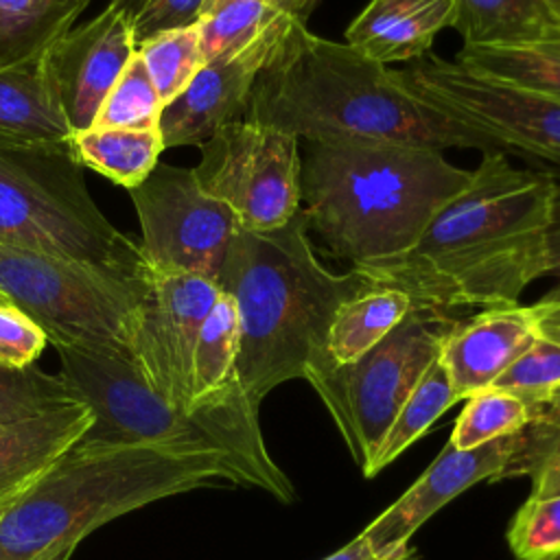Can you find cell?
<instances>
[{
    "instance_id": "6da1fadb",
    "label": "cell",
    "mask_w": 560,
    "mask_h": 560,
    "mask_svg": "<svg viewBox=\"0 0 560 560\" xmlns=\"http://www.w3.org/2000/svg\"><path fill=\"white\" fill-rule=\"evenodd\" d=\"M553 190V173L521 171L505 153L488 151L411 249L352 269L446 313L516 304L545 276Z\"/></svg>"
},
{
    "instance_id": "7a4b0ae2",
    "label": "cell",
    "mask_w": 560,
    "mask_h": 560,
    "mask_svg": "<svg viewBox=\"0 0 560 560\" xmlns=\"http://www.w3.org/2000/svg\"><path fill=\"white\" fill-rule=\"evenodd\" d=\"M245 120L306 142H400L431 149L499 151L494 142L418 101L394 70L346 42L324 39L291 20L254 81ZM503 153V151H501Z\"/></svg>"
},
{
    "instance_id": "3957f363",
    "label": "cell",
    "mask_w": 560,
    "mask_h": 560,
    "mask_svg": "<svg viewBox=\"0 0 560 560\" xmlns=\"http://www.w3.org/2000/svg\"><path fill=\"white\" fill-rule=\"evenodd\" d=\"M217 284L238 311L236 383L256 405L278 385L304 378L326 357L337 308L374 287L357 269L332 273L317 260L302 208L269 232L238 228Z\"/></svg>"
},
{
    "instance_id": "277c9868",
    "label": "cell",
    "mask_w": 560,
    "mask_h": 560,
    "mask_svg": "<svg viewBox=\"0 0 560 560\" xmlns=\"http://www.w3.org/2000/svg\"><path fill=\"white\" fill-rule=\"evenodd\" d=\"M442 151L400 142H308L300 192L308 228L352 267L402 256L468 184Z\"/></svg>"
},
{
    "instance_id": "5b68a950",
    "label": "cell",
    "mask_w": 560,
    "mask_h": 560,
    "mask_svg": "<svg viewBox=\"0 0 560 560\" xmlns=\"http://www.w3.org/2000/svg\"><path fill=\"white\" fill-rule=\"evenodd\" d=\"M59 376L94 416L79 446H164L223 462L236 483L269 492L282 503L295 499L291 479L267 451L258 407L245 394L195 411L175 409L149 387L125 352L88 346H52Z\"/></svg>"
},
{
    "instance_id": "8992f818",
    "label": "cell",
    "mask_w": 560,
    "mask_h": 560,
    "mask_svg": "<svg viewBox=\"0 0 560 560\" xmlns=\"http://www.w3.org/2000/svg\"><path fill=\"white\" fill-rule=\"evenodd\" d=\"M217 483H236V477L208 455L142 444H74L26 494L0 512V560H70L79 542L105 523Z\"/></svg>"
},
{
    "instance_id": "52a82bcc",
    "label": "cell",
    "mask_w": 560,
    "mask_h": 560,
    "mask_svg": "<svg viewBox=\"0 0 560 560\" xmlns=\"http://www.w3.org/2000/svg\"><path fill=\"white\" fill-rule=\"evenodd\" d=\"M0 245L144 269L149 260L94 203L72 144L0 142Z\"/></svg>"
},
{
    "instance_id": "ba28073f",
    "label": "cell",
    "mask_w": 560,
    "mask_h": 560,
    "mask_svg": "<svg viewBox=\"0 0 560 560\" xmlns=\"http://www.w3.org/2000/svg\"><path fill=\"white\" fill-rule=\"evenodd\" d=\"M151 265L122 269L0 245V291L52 346L125 352L149 295Z\"/></svg>"
},
{
    "instance_id": "9c48e42d",
    "label": "cell",
    "mask_w": 560,
    "mask_h": 560,
    "mask_svg": "<svg viewBox=\"0 0 560 560\" xmlns=\"http://www.w3.org/2000/svg\"><path fill=\"white\" fill-rule=\"evenodd\" d=\"M455 322L446 311L413 306L383 341L357 361L332 363L326 354L304 372L361 472L368 470L402 402L438 359Z\"/></svg>"
},
{
    "instance_id": "30bf717a",
    "label": "cell",
    "mask_w": 560,
    "mask_h": 560,
    "mask_svg": "<svg viewBox=\"0 0 560 560\" xmlns=\"http://www.w3.org/2000/svg\"><path fill=\"white\" fill-rule=\"evenodd\" d=\"M394 81L418 101L488 138L499 151H516L560 168V103L442 57H422L394 70Z\"/></svg>"
},
{
    "instance_id": "8fae6325",
    "label": "cell",
    "mask_w": 560,
    "mask_h": 560,
    "mask_svg": "<svg viewBox=\"0 0 560 560\" xmlns=\"http://www.w3.org/2000/svg\"><path fill=\"white\" fill-rule=\"evenodd\" d=\"M192 166L199 188L225 203L238 228L269 232L282 228L302 203L300 138L236 118L217 129Z\"/></svg>"
},
{
    "instance_id": "7c38bea8",
    "label": "cell",
    "mask_w": 560,
    "mask_h": 560,
    "mask_svg": "<svg viewBox=\"0 0 560 560\" xmlns=\"http://www.w3.org/2000/svg\"><path fill=\"white\" fill-rule=\"evenodd\" d=\"M129 195L149 265L155 271L192 273L217 282L238 223L225 203L199 188L192 168L158 162Z\"/></svg>"
},
{
    "instance_id": "4fadbf2b",
    "label": "cell",
    "mask_w": 560,
    "mask_h": 560,
    "mask_svg": "<svg viewBox=\"0 0 560 560\" xmlns=\"http://www.w3.org/2000/svg\"><path fill=\"white\" fill-rule=\"evenodd\" d=\"M219 293V284L210 278L166 273L151 267L149 295L129 359L149 387L175 409L188 411L192 352Z\"/></svg>"
},
{
    "instance_id": "5bb4252c",
    "label": "cell",
    "mask_w": 560,
    "mask_h": 560,
    "mask_svg": "<svg viewBox=\"0 0 560 560\" xmlns=\"http://www.w3.org/2000/svg\"><path fill=\"white\" fill-rule=\"evenodd\" d=\"M136 55L131 18L114 2L81 26H70L39 57L52 101L72 136L96 114Z\"/></svg>"
},
{
    "instance_id": "9a60e30c",
    "label": "cell",
    "mask_w": 560,
    "mask_h": 560,
    "mask_svg": "<svg viewBox=\"0 0 560 560\" xmlns=\"http://www.w3.org/2000/svg\"><path fill=\"white\" fill-rule=\"evenodd\" d=\"M293 18L280 13L245 46L206 61L192 81L162 107L164 149L201 147L219 127L243 118L256 77L276 52Z\"/></svg>"
},
{
    "instance_id": "2e32d148",
    "label": "cell",
    "mask_w": 560,
    "mask_h": 560,
    "mask_svg": "<svg viewBox=\"0 0 560 560\" xmlns=\"http://www.w3.org/2000/svg\"><path fill=\"white\" fill-rule=\"evenodd\" d=\"M518 448V433L459 451L446 442L431 466L389 505L361 536L378 553L409 547V538L440 508L479 481H497Z\"/></svg>"
},
{
    "instance_id": "e0dca14e",
    "label": "cell",
    "mask_w": 560,
    "mask_h": 560,
    "mask_svg": "<svg viewBox=\"0 0 560 560\" xmlns=\"http://www.w3.org/2000/svg\"><path fill=\"white\" fill-rule=\"evenodd\" d=\"M549 308L542 300L534 304L516 302L488 306L468 319H457L438 354L457 398L466 400L492 387L529 346Z\"/></svg>"
},
{
    "instance_id": "ac0fdd59",
    "label": "cell",
    "mask_w": 560,
    "mask_h": 560,
    "mask_svg": "<svg viewBox=\"0 0 560 560\" xmlns=\"http://www.w3.org/2000/svg\"><path fill=\"white\" fill-rule=\"evenodd\" d=\"M457 15V0H370L346 28V44L383 66L418 61Z\"/></svg>"
},
{
    "instance_id": "d6986e66",
    "label": "cell",
    "mask_w": 560,
    "mask_h": 560,
    "mask_svg": "<svg viewBox=\"0 0 560 560\" xmlns=\"http://www.w3.org/2000/svg\"><path fill=\"white\" fill-rule=\"evenodd\" d=\"M94 416L74 402L44 416L0 424V512L26 494L90 429Z\"/></svg>"
},
{
    "instance_id": "ffe728a7",
    "label": "cell",
    "mask_w": 560,
    "mask_h": 560,
    "mask_svg": "<svg viewBox=\"0 0 560 560\" xmlns=\"http://www.w3.org/2000/svg\"><path fill=\"white\" fill-rule=\"evenodd\" d=\"M0 142L72 144V131L52 101L39 59L0 70Z\"/></svg>"
},
{
    "instance_id": "44dd1931",
    "label": "cell",
    "mask_w": 560,
    "mask_h": 560,
    "mask_svg": "<svg viewBox=\"0 0 560 560\" xmlns=\"http://www.w3.org/2000/svg\"><path fill=\"white\" fill-rule=\"evenodd\" d=\"M464 46L560 42V0H457Z\"/></svg>"
},
{
    "instance_id": "7402d4cb",
    "label": "cell",
    "mask_w": 560,
    "mask_h": 560,
    "mask_svg": "<svg viewBox=\"0 0 560 560\" xmlns=\"http://www.w3.org/2000/svg\"><path fill=\"white\" fill-rule=\"evenodd\" d=\"M238 311L225 291L201 324L190 368L188 411L223 402L243 389L236 383Z\"/></svg>"
},
{
    "instance_id": "603a6c76",
    "label": "cell",
    "mask_w": 560,
    "mask_h": 560,
    "mask_svg": "<svg viewBox=\"0 0 560 560\" xmlns=\"http://www.w3.org/2000/svg\"><path fill=\"white\" fill-rule=\"evenodd\" d=\"M413 300L392 287H370L343 302L328 328L326 354L332 363H352L383 341L411 311Z\"/></svg>"
},
{
    "instance_id": "cb8c5ba5",
    "label": "cell",
    "mask_w": 560,
    "mask_h": 560,
    "mask_svg": "<svg viewBox=\"0 0 560 560\" xmlns=\"http://www.w3.org/2000/svg\"><path fill=\"white\" fill-rule=\"evenodd\" d=\"M92 0H0V70L31 63Z\"/></svg>"
},
{
    "instance_id": "d4e9b609",
    "label": "cell",
    "mask_w": 560,
    "mask_h": 560,
    "mask_svg": "<svg viewBox=\"0 0 560 560\" xmlns=\"http://www.w3.org/2000/svg\"><path fill=\"white\" fill-rule=\"evenodd\" d=\"M79 162L122 188L138 186L164 151L160 127H90L72 136Z\"/></svg>"
},
{
    "instance_id": "484cf974",
    "label": "cell",
    "mask_w": 560,
    "mask_h": 560,
    "mask_svg": "<svg viewBox=\"0 0 560 560\" xmlns=\"http://www.w3.org/2000/svg\"><path fill=\"white\" fill-rule=\"evenodd\" d=\"M459 66L560 103V42L529 46H464Z\"/></svg>"
},
{
    "instance_id": "4316f807",
    "label": "cell",
    "mask_w": 560,
    "mask_h": 560,
    "mask_svg": "<svg viewBox=\"0 0 560 560\" xmlns=\"http://www.w3.org/2000/svg\"><path fill=\"white\" fill-rule=\"evenodd\" d=\"M455 402H459V398L451 385V378L440 359H435L394 416L363 475L374 477L385 466H389L407 446L422 438V433Z\"/></svg>"
},
{
    "instance_id": "83f0119b",
    "label": "cell",
    "mask_w": 560,
    "mask_h": 560,
    "mask_svg": "<svg viewBox=\"0 0 560 560\" xmlns=\"http://www.w3.org/2000/svg\"><path fill=\"white\" fill-rule=\"evenodd\" d=\"M549 306L529 346L492 383L494 389L518 396L534 409L560 392V308Z\"/></svg>"
},
{
    "instance_id": "f1b7e54d",
    "label": "cell",
    "mask_w": 560,
    "mask_h": 560,
    "mask_svg": "<svg viewBox=\"0 0 560 560\" xmlns=\"http://www.w3.org/2000/svg\"><path fill=\"white\" fill-rule=\"evenodd\" d=\"M532 418L534 407H529L525 400L488 387L466 398L448 444L459 451H468L497 438L521 433L532 422Z\"/></svg>"
},
{
    "instance_id": "f546056e",
    "label": "cell",
    "mask_w": 560,
    "mask_h": 560,
    "mask_svg": "<svg viewBox=\"0 0 560 560\" xmlns=\"http://www.w3.org/2000/svg\"><path fill=\"white\" fill-rule=\"evenodd\" d=\"M136 52L140 55L164 105L184 92L203 66L197 24L162 31L136 46Z\"/></svg>"
},
{
    "instance_id": "4dcf8cb0",
    "label": "cell",
    "mask_w": 560,
    "mask_h": 560,
    "mask_svg": "<svg viewBox=\"0 0 560 560\" xmlns=\"http://www.w3.org/2000/svg\"><path fill=\"white\" fill-rule=\"evenodd\" d=\"M79 402L59 374L0 361V424H13Z\"/></svg>"
},
{
    "instance_id": "1f68e13d",
    "label": "cell",
    "mask_w": 560,
    "mask_h": 560,
    "mask_svg": "<svg viewBox=\"0 0 560 560\" xmlns=\"http://www.w3.org/2000/svg\"><path fill=\"white\" fill-rule=\"evenodd\" d=\"M162 98L136 52L122 74L116 79L107 92L96 120L92 127H129V129H151L160 127Z\"/></svg>"
},
{
    "instance_id": "d6a6232c",
    "label": "cell",
    "mask_w": 560,
    "mask_h": 560,
    "mask_svg": "<svg viewBox=\"0 0 560 560\" xmlns=\"http://www.w3.org/2000/svg\"><path fill=\"white\" fill-rule=\"evenodd\" d=\"M280 11L260 0H230L197 20L203 63L252 42Z\"/></svg>"
},
{
    "instance_id": "836d02e7",
    "label": "cell",
    "mask_w": 560,
    "mask_h": 560,
    "mask_svg": "<svg viewBox=\"0 0 560 560\" xmlns=\"http://www.w3.org/2000/svg\"><path fill=\"white\" fill-rule=\"evenodd\" d=\"M518 560H560V494L527 497L508 527Z\"/></svg>"
},
{
    "instance_id": "e575fe53",
    "label": "cell",
    "mask_w": 560,
    "mask_h": 560,
    "mask_svg": "<svg viewBox=\"0 0 560 560\" xmlns=\"http://www.w3.org/2000/svg\"><path fill=\"white\" fill-rule=\"evenodd\" d=\"M560 464V392L534 409L532 422L518 433V448L499 479L534 477L542 468Z\"/></svg>"
},
{
    "instance_id": "d590c367",
    "label": "cell",
    "mask_w": 560,
    "mask_h": 560,
    "mask_svg": "<svg viewBox=\"0 0 560 560\" xmlns=\"http://www.w3.org/2000/svg\"><path fill=\"white\" fill-rule=\"evenodd\" d=\"M48 343L46 332L13 304L0 306V361L9 368H31Z\"/></svg>"
},
{
    "instance_id": "8d00e7d4",
    "label": "cell",
    "mask_w": 560,
    "mask_h": 560,
    "mask_svg": "<svg viewBox=\"0 0 560 560\" xmlns=\"http://www.w3.org/2000/svg\"><path fill=\"white\" fill-rule=\"evenodd\" d=\"M206 2L208 0H149L133 18L136 46L162 31L197 24Z\"/></svg>"
},
{
    "instance_id": "74e56055",
    "label": "cell",
    "mask_w": 560,
    "mask_h": 560,
    "mask_svg": "<svg viewBox=\"0 0 560 560\" xmlns=\"http://www.w3.org/2000/svg\"><path fill=\"white\" fill-rule=\"evenodd\" d=\"M545 276L553 280V287L540 300L560 308V179H556V190H553V201H551Z\"/></svg>"
},
{
    "instance_id": "f35d334b",
    "label": "cell",
    "mask_w": 560,
    "mask_h": 560,
    "mask_svg": "<svg viewBox=\"0 0 560 560\" xmlns=\"http://www.w3.org/2000/svg\"><path fill=\"white\" fill-rule=\"evenodd\" d=\"M411 547H405L400 551L394 553H378L372 549V545L359 534L357 538H352L348 545H343L341 549H337L335 553H330L324 560H400L405 553H409Z\"/></svg>"
},
{
    "instance_id": "ab89813d",
    "label": "cell",
    "mask_w": 560,
    "mask_h": 560,
    "mask_svg": "<svg viewBox=\"0 0 560 560\" xmlns=\"http://www.w3.org/2000/svg\"><path fill=\"white\" fill-rule=\"evenodd\" d=\"M225 2H230V0H208L206 7H203V11H201V15L214 11L217 7L225 4ZM260 2H265L267 7L280 11V13L293 18V20H298V22H304V24L308 22V18H311V13L315 11V7L319 4V0H260Z\"/></svg>"
},
{
    "instance_id": "60d3db41",
    "label": "cell",
    "mask_w": 560,
    "mask_h": 560,
    "mask_svg": "<svg viewBox=\"0 0 560 560\" xmlns=\"http://www.w3.org/2000/svg\"><path fill=\"white\" fill-rule=\"evenodd\" d=\"M547 494H560V464L542 468L532 477L529 497H547Z\"/></svg>"
},
{
    "instance_id": "b9f144b4",
    "label": "cell",
    "mask_w": 560,
    "mask_h": 560,
    "mask_svg": "<svg viewBox=\"0 0 560 560\" xmlns=\"http://www.w3.org/2000/svg\"><path fill=\"white\" fill-rule=\"evenodd\" d=\"M114 4H118L129 18H131V24H133V18L142 11V7L149 2V0H109Z\"/></svg>"
},
{
    "instance_id": "7bdbcfd3",
    "label": "cell",
    "mask_w": 560,
    "mask_h": 560,
    "mask_svg": "<svg viewBox=\"0 0 560 560\" xmlns=\"http://www.w3.org/2000/svg\"><path fill=\"white\" fill-rule=\"evenodd\" d=\"M400 560H422V558H420V556H418V553L411 549V551H409V553H405Z\"/></svg>"
},
{
    "instance_id": "ee69618b",
    "label": "cell",
    "mask_w": 560,
    "mask_h": 560,
    "mask_svg": "<svg viewBox=\"0 0 560 560\" xmlns=\"http://www.w3.org/2000/svg\"><path fill=\"white\" fill-rule=\"evenodd\" d=\"M4 304H11V300L4 295V291H0V306H4Z\"/></svg>"
}]
</instances>
